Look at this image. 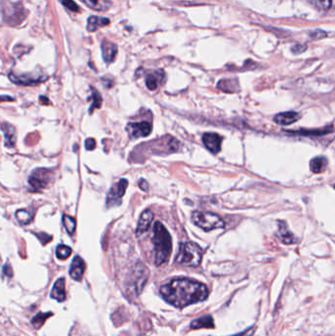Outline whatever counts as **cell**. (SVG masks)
<instances>
[{
  "label": "cell",
  "mask_w": 335,
  "mask_h": 336,
  "mask_svg": "<svg viewBox=\"0 0 335 336\" xmlns=\"http://www.w3.org/2000/svg\"><path fill=\"white\" fill-rule=\"evenodd\" d=\"M165 300L176 308L205 301L209 296L208 287L198 281L188 278H176L161 287Z\"/></svg>",
  "instance_id": "obj_1"
},
{
  "label": "cell",
  "mask_w": 335,
  "mask_h": 336,
  "mask_svg": "<svg viewBox=\"0 0 335 336\" xmlns=\"http://www.w3.org/2000/svg\"><path fill=\"white\" fill-rule=\"evenodd\" d=\"M155 262L158 266L168 262L172 252V241L166 227L161 222H156L154 226Z\"/></svg>",
  "instance_id": "obj_2"
},
{
  "label": "cell",
  "mask_w": 335,
  "mask_h": 336,
  "mask_svg": "<svg viewBox=\"0 0 335 336\" xmlns=\"http://www.w3.org/2000/svg\"><path fill=\"white\" fill-rule=\"evenodd\" d=\"M203 251L193 242H185L180 244L179 252L176 256V262L186 265L197 267L202 261Z\"/></svg>",
  "instance_id": "obj_3"
},
{
  "label": "cell",
  "mask_w": 335,
  "mask_h": 336,
  "mask_svg": "<svg viewBox=\"0 0 335 336\" xmlns=\"http://www.w3.org/2000/svg\"><path fill=\"white\" fill-rule=\"evenodd\" d=\"M192 220L196 225H198L205 231L223 228L225 226L224 221L217 214L211 212L195 211L192 215Z\"/></svg>",
  "instance_id": "obj_4"
},
{
  "label": "cell",
  "mask_w": 335,
  "mask_h": 336,
  "mask_svg": "<svg viewBox=\"0 0 335 336\" xmlns=\"http://www.w3.org/2000/svg\"><path fill=\"white\" fill-rule=\"evenodd\" d=\"M51 174L50 171L44 168H40L35 170L29 178V184L34 192L41 191L45 188L50 180Z\"/></svg>",
  "instance_id": "obj_5"
},
{
  "label": "cell",
  "mask_w": 335,
  "mask_h": 336,
  "mask_svg": "<svg viewBox=\"0 0 335 336\" xmlns=\"http://www.w3.org/2000/svg\"><path fill=\"white\" fill-rule=\"evenodd\" d=\"M149 276V271L147 267L144 264H138L137 267L134 269L132 273V279H131V286L130 288L133 290V292L136 294H139L146 284V281Z\"/></svg>",
  "instance_id": "obj_6"
},
{
  "label": "cell",
  "mask_w": 335,
  "mask_h": 336,
  "mask_svg": "<svg viewBox=\"0 0 335 336\" xmlns=\"http://www.w3.org/2000/svg\"><path fill=\"white\" fill-rule=\"evenodd\" d=\"M128 187V181L126 179H121L119 182L115 183L107 196V207H113V206H117L118 204H120V201L122 199V197L125 194L126 189Z\"/></svg>",
  "instance_id": "obj_7"
},
{
  "label": "cell",
  "mask_w": 335,
  "mask_h": 336,
  "mask_svg": "<svg viewBox=\"0 0 335 336\" xmlns=\"http://www.w3.org/2000/svg\"><path fill=\"white\" fill-rule=\"evenodd\" d=\"M153 126L150 122H140V123H130L127 126V131L131 138L138 139L140 137H148L152 133Z\"/></svg>",
  "instance_id": "obj_8"
},
{
  "label": "cell",
  "mask_w": 335,
  "mask_h": 336,
  "mask_svg": "<svg viewBox=\"0 0 335 336\" xmlns=\"http://www.w3.org/2000/svg\"><path fill=\"white\" fill-rule=\"evenodd\" d=\"M203 142L210 152L212 154H217L221 149L222 137L215 133H207L203 137Z\"/></svg>",
  "instance_id": "obj_9"
},
{
  "label": "cell",
  "mask_w": 335,
  "mask_h": 336,
  "mask_svg": "<svg viewBox=\"0 0 335 336\" xmlns=\"http://www.w3.org/2000/svg\"><path fill=\"white\" fill-rule=\"evenodd\" d=\"M84 268H85V265H84L83 258L79 255L75 256L72 261L71 267H70V276L74 280H77V281L81 280L84 275Z\"/></svg>",
  "instance_id": "obj_10"
},
{
  "label": "cell",
  "mask_w": 335,
  "mask_h": 336,
  "mask_svg": "<svg viewBox=\"0 0 335 336\" xmlns=\"http://www.w3.org/2000/svg\"><path fill=\"white\" fill-rule=\"evenodd\" d=\"M153 220H154L153 211L150 210H145L142 213V215L139 219V223H138V227H137V235H141V234L147 232L148 229L150 228Z\"/></svg>",
  "instance_id": "obj_11"
},
{
  "label": "cell",
  "mask_w": 335,
  "mask_h": 336,
  "mask_svg": "<svg viewBox=\"0 0 335 336\" xmlns=\"http://www.w3.org/2000/svg\"><path fill=\"white\" fill-rule=\"evenodd\" d=\"M301 118V115L298 112L288 111L282 112L274 116V122L279 125H290L298 121Z\"/></svg>",
  "instance_id": "obj_12"
},
{
  "label": "cell",
  "mask_w": 335,
  "mask_h": 336,
  "mask_svg": "<svg viewBox=\"0 0 335 336\" xmlns=\"http://www.w3.org/2000/svg\"><path fill=\"white\" fill-rule=\"evenodd\" d=\"M101 49H102L103 59L106 63H110L115 59L117 51H118L116 44H114L113 42L104 41L101 44Z\"/></svg>",
  "instance_id": "obj_13"
},
{
  "label": "cell",
  "mask_w": 335,
  "mask_h": 336,
  "mask_svg": "<svg viewBox=\"0 0 335 336\" xmlns=\"http://www.w3.org/2000/svg\"><path fill=\"white\" fill-rule=\"evenodd\" d=\"M50 296L52 299H55L58 302H63L66 299V291H65V279L59 278L54 283Z\"/></svg>",
  "instance_id": "obj_14"
},
{
  "label": "cell",
  "mask_w": 335,
  "mask_h": 336,
  "mask_svg": "<svg viewBox=\"0 0 335 336\" xmlns=\"http://www.w3.org/2000/svg\"><path fill=\"white\" fill-rule=\"evenodd\" d=\"M278 235L280 237V240L284 244H293L296 241L293 234L288 228V225L284 221H278Z\"/></svg>",
  "instance_id": "obj_15"
},
{
  "label": "cell",
  "mask_w": 335,
  "mask_h": 336,
  "mask_svg": "<svg viewBox=\"0 0 335 336\" xmlns=\"http://www.w3.org/2000/svg\"><path fill=\"white\" fill-rule=\"evenodd\" d=\"M164 77H165V74L163 71H158V72L149 74L146 78V84L148 88L151 90L157 89L158 86L163 82Z\"/></svg>",
  "instance_id": "obj_16"
},
{
  "label": "cell",
  "mask_w": 335,
  "mask_h": 336,
  "mask_svg": "<svg viewBox=\"0 0 335 336\" xmlns=\"http://www.w3.org/2000/svg\"><path fill=\"white\" fill-rule=\"evenodd\" d=\"M109 20L106 18H101V17H96V16H92L88 19L87 21V31L88 32H94L97 29L107 26L109 24Z\"/></svg>",
  "instance_id": "obj_17"
},
{
  "label": "cell",
  "mask_w": 335,
  "mask_h": 336,
  "mask_svg": "<svg viewBox=\"0 0 335 336\" xmlns=\"http://www.w3.org/2000/svg\"><path fill=\"white\" fill-rule=\"evenodd\" d=\"M214 324L213 320L210 316H206L200 319H197L193 321L191 324V329L193 330H201V329H213Z\"/></svg>",
  "instance_id": "obj_18"
},
{
  "label": "cell",
  "mask_w": 335,
  "mask_h": 336,
  "mask_svg": "<svg viewBox=\"0 0 335 336\" xmlns=\"http://www.w3.org/2000/svg\"><path fill=\"white\" fill-rule=\"evenodd\" d=\"M328 167V160L325 157H317L310 163V168L314 173H322Z\"/></svg>",
  "instance_id": "obj_19"
},
{
  "label": "cell",
  "mask_w": 335,
  "mask_h": 336,
  "mask_svg": "<svg viewBox=\"0 0 335 336\" xmlns=\"http://www.w3.org/2000/svg\"><path fill=\"white\" fill-rule=\"evenodd\" d=\"M6 127H7L6 124L2 125V131L4 133L5 140H6V146L12 147L14 145V142H15V131H14L13 127H10V129H8L9 125H8V128H6Z\"/></svg>",
  "instance_id": "obj_20"
},
{
  "label": "cell",
  "mask_w": 335,
  "mask_h": 336,
  "mask_svg": "<svg viewBox=\"0 0 335 336\" xmlns=\"http://www.w3.org/2000/svg\"><path fill=\"white\" fill-rule=\"evenodd\" d=\"M52 316V313H40V314H38L33 320H32V324H33V326H34V328L35 329H40V328H42V326H43V324H44V322L49 318V317H51Z\"/></svg>",
  "instance_id": "obj_21"
},
{
  "label": "cell",
  "mask_w": 335,
  "mask_h": 336,
  "mask_svg": "<svg viewBox=\"0 0 335 336\" xmlns=\"http://www.w3.org/2000/svg\"><path fill=\"white\" fill-rule=\"evenodd\" d=\"M72 253V249L65 245H59L56 248V256L59 259H67Z\"/></svg>",
  "instance_id": "obj_22"
},
{
  "label": "cell",
  "mask_w": 335,
  "mask_h": 336,
  "mask_svg": "<svg viewBox=\"0 0 335 336\" xmlns=\"http://www.w3.org/2000/svg\"><path fill=\"white\" fill-rule=\"evenodd\" d=\"M63 224L69 234H73L76 229V221L69 215H63Z\"/></svg>",
  "instance_id": "obj_23"
},
{
  "label": "cell",
  "mask_w": 335,
  "mask_h": 336,
  "mask_svg": "<svg viewBox=\"0 0 335 336\" xmlns=\"http://www.w3.org/2000/svg\"><path fill=\"white\" fill-rule=\"evenodd\" d=\"M16 217H17L18 221L22 224H29L31 222V220L33 219L32 214L29 213L26 210H18L16 212Z\"/></svg>",
  "instance_id": "obj_24"
},
{
  "label": "cell",
  "mask_w": 335,
  "mask_h": 336,
  "mask_svg": "<svg viewBox=\"0 0 335 336\" xmlns=\"http://www.w3.org/2000/svg\"><path fill=\"white\" fill-rule=\"evenodd\" d=\"M319 10H328L332 6V0H308Z\"/></svg>",
  "instance_id": "obj_25"
},
{
  "label": "cell",
  "mask_w": 335,
  "mask_h": 336,
  "mask_svg": "<svg viewBox=\"0 0 335 336\" xmlns=\"http://www.w3.org/2000/svg\"><path fill=\"white\" fill-rule=\"evenodd\" d=\"M91 98L93 100V102L91 103V107L89 109V112L92 111V109L94 108H98L100 105H101V97H100V94L96 91V90H93L92 91V95H91Z\"/></svg>",
  "instance_id": "obj_26"
},
{
  "label": "cell",
  "mask_w": 335,
  "mask_h": 336,
  "mask_svg": "<svg viewBox=\"0 0 335 336\" xmlns=\"http://www.w3.org/2000/svg\"><path fill=\"white\" fill-rule=\"evenodd\" d=\"M60 2L70 11L72 12H78L79 11V7L78 5L73 1V0H60Z\"/></svg>",
  "instance_id": "obj_27"
},
{
  "label": "cell",
  "mask_w": 335,
  "mask_h": 336,
  "mask_svg": "<svg viewBox=\"0 0 335 336\" xmlns=\"http://www.w3.org/2000/svg\"><path fill=\"white\" fill-rule=\"evenodd\" d=\"M84 144H85V149L88 150V151L93 150L94 147H95V141H94L93 139H91V138L85 140V143H84Z\"/></svg>",
  "instance_id": "obj_28"
},
{
  "label": "cell",
  "mask_w": 335,
  "mask_h": 336,
  "mask_svg": "<svg viewBox=\"0 0 335 336\" xmlns=\"http://www.w3.org/2000/svg\"><path fill=\"white\" fill-rule=\"evenodd\" d=\"M139 186H140V188H141L142 190H144V191H148V190H149V185H148L147 181H145V180H141V181L139 182Z\"/></svg>",
  "instance_id": "obj_29"
},
{
  "label": "cell",
  "mask_w": 335,
  "mask_h": 336,
  "mask_svg": "<svg viewBox=\"0 0 335 336\" xmlns=\"http://www.w3.org/2000/svg\"></svg>",
  "instance_id": "obj_30"
}]
</instances>
